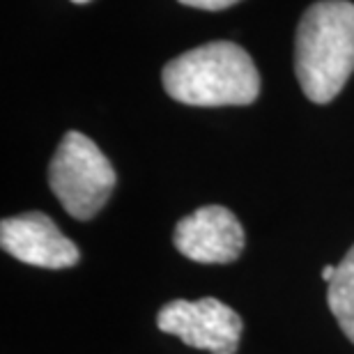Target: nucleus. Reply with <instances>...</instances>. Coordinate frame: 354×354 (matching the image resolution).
<instances>
[{"instance_id": "nucleus-1", "label": "nucleus", "mask_w": 354, "mask_h": 354, "mask_svg": "<svg viewBox=\"0 0 354 354\" xmlns=\"http://www.w3.org/2000/svg\"><path fill=\"white\" fill-rule=\"evenodd\" d=\"M297 79L310 102L329 104L354 72V5L320 0L310 5L297 28Z\"/></svg>"}, {"instance_id": "nucleus-6", "label": "nucleus", "mask_w": 354, "mask_h": 354, "mask_svg": "<svg viewBox=\"0 0 354 354\" xmlns=\"http://www.w3.org/2000/svg\"><path fill=\"white\" fill-rule=\"evenodd\" d=\"M0 244L10 256L32 267L65 269L81 260L79 246L62 235L53 218L41 212H26L3 218Z\"/></svg>"}, {"instance_id": "nucleus-9", "label": "nucleus", "mask_w": 354, "mask_h": 354, "mask_svg": "<svg viewBox=\"0 0 354 354\" xmlns=\"http://www.w3.org/2000/svg\"><path fill=\"white\" fill-rule=\"evenodd\" d=\"M336 267H338V265H327V267H324V269H322V279H324V281H331V279H334V276H336Z\"/></svg>"}, {"instance_id": "nucleus-10", "label": "nucleus", "mask_w": 354, "mask_h": 354, "mask_svg": "<svg viewBox=\"0 0 354 354\" xmlns=\"http://www.w3.org/2000/svg\"><path fill=\"white\" fill-rule=\"evenodd\" d=\"M72 3H76V5H83V3H90V0H72Z\"/></svg>"}, {"instance_id": "nucleus-8", "label": "nucleus", "mask_w": 354, "mask_h": 354, "mask_svg": "<svg viewBox=\"0 0 354 354\" xmlns=\"http://www.w3.org/2000/svg\"><path fill=\"white\" fill-rule=\"evenodd\" d=\"M182 5H189V7H198V10H225V7L239 3V0H180Z\"/></svg>"}, {"instance_id": "nucleus-7", "label": "nucleus", "mask_w": 354, "mask_h": 354, "mask_svg": "<svg viewBox=\"0 0 354 354\" xmlns=\"http://www.w3.org/2000/svg\"><path fill=\"white\" fill-rule=\"evenodd\" d=\"M327 301L338 327L354 343V246L336 267V276L329 281Z\"/></svg>"}, {"instance_id": "nucleus-4", "label": "nucleus", "mask_w": 354, "mask_h": 354, "mask_svg": "<svg viewBox=\"0 0 354 354\" xmlns=\"http://www.w3.org/2000/svg\"><path fill=\"white\" fill-rule=\"evenodd\" d=\"M157 324L191 348L212 354H235L242 336V317L214 297L168 301L159 310Z\"/></svg>"}, {"instance_id": "nucleus-5", "label": "nucleus", "mask_w": 354, "mask_h": 354, "mask_svg": "<svg viewBox=\"0 0 354 354\" xmlns=\"http://www.w3.org/2000/svg\"><path fill=\"white\" fill-rule=\"evenodd\" d=\"M173 242L194 263L228 265L242 256L246 239L242 223L228 207L205 205L175 225Z\"/></svg>"}, {"instance_id": "nucleus-2", "label": "nucleus", "mask_w": 354, "mask_h": 354, "mask_svg": "<svg viewBox=\"0 0 354 354\" xmlns=\"http://www.w3.org/2000/svg\"><path fill=\"white\" fill-rule=\"evenodd\" d=\"M161 81L175 102L189 106H246L260 92L251 55L232 41H212L177 55Z\"/></svg>"}, {"instance_id": "nucleus-3", "label": "nucleus", "mask_w": 354, "mask_h": 354, "mask_svg": "<svg viewBox=\"0 0 354 354\" xmlns=\"http://www.w3.org/2000/svg\"><path fill=\"white\" fill-rule=\"evenodd\" d=\"M48 184L69 216L88 221L109 203L118 175L88 136L67 131L48 166Z\"/></svg>"}]
</instances>
